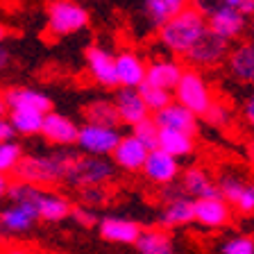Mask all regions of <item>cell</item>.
Wrapping results in <instances>:
<instances>
[{
  "label": "cell",
  "instance_id": "6da1fadb",
  "mask_svg": "<svg viewBox=\"0 0 254 254\" xmlns=\"http://www.w3.org/2000/svg\"><path fill=\"white\" fill-rule=\"evenodd\" d=\"M77 152L68 148H62L55 154H23L18 166L14 168L16 180L27 182V184H57L64 182L66 170L73 164Z\"/></svg>",
  "mask_w": 254,
  "mask_h": 254
},
{
  "label": "cell",
  "instance_id": "7a4b0ae2",
  "mask_svg": "<svg viewBox=\"0 0 254 254\" xmlns=\"http://www.w3.org/2000/svg\"><path fill=\"white\" fill-rule=\"evenodd\" d=\"M206 30V18L195 9L186 5L180 14H175L170 21H166L159 27V39L175 55H186L193 43L200 39V34Z\"/></svg>",
  "mask_w": 254,
  "mask_h": 254
},
{
  "label": "cell",
  "instance_id": "3957f363",
  "mask_svg": "<svg viewBox=\"0 0 254 254\" xmlns=\"http://www.w3.org/2000/svg\"><path fill=\"white\" fill-rule=\"evenodd\" d=\"M114 177V164H109L105 157L95 154H77L73 164L66 170L64 182L68 186H102Z\"/></svg>",
  "mask_w": 254,
  "mask_h": 254
},
{
  "label": "cell",
  "instance_id": "277c9868",
  "mask_svg": "<svg viewBox=\"0 0 254 254\" xmlns=\"http://www.w3.org/2000/svg\"><path fill=\"white\" fill-rule=\"evenodd\" d=\"M89 25V11L75 0H53L48 5V32L62 39L84 30Z\"/></svg>",
  "mask_w": 254,
  "mask_h": 254
},
{
  "label": "cell",
  "instance_id": "5b68a950",
  "mask_svg": "<svg viewBox=\"0 0 254 254\" xmlns=\"http://www.w3.org/2000/svg\"><path fill=\"white\" fill-rule=\"evenodd\" d=\"M175 95H177V102L184 105L189 111H193L195 116H202L213 102L211 91L206 86L204 77L193 68L182 70L180 82L175 84Z\"/></svg>",
  "mask_w": 254,
  "mask_h": 254
},
{
  "label": "cell",
  "instance_id": "8992f818",
  "mask_svg": "<svg viewBox=\"0 0 254 254\" xmlns=\"http://www.w3.org/2000/svg\"><path fill=\"white\" fill-rule=\"evenodd\" d=\"M121 141L116 127H102V125H93V123H84L77 129V145L84 154H95V157H107L114 152L116 143Z\"/></svg>",
  "mask_w": 254,
  "mask_h": 254
},
{
  "label": "cell",
  "instance_id": "52a82bcc",
  "mask_svg": "<svg viewBox=\"0 0 254 254\" xmlns=\"http://www.w3.org/2000/svg\"><path fill=\"white\" fill-rule=\"evenodd\" d=\"M227 43L229 41L220 39L218 34H213V32L206 27L200 34V39L186 50L184 57L189 59L193 66H216V64H220L222 59L229 55Z\"/></svg>",
  "mask_w": 254,
  "mask_h": 254
},
{
  "label": "cell",
  "instance_id": "ba28073f",
  "mask_svg": "<svg viewBox=\"0 0 254 254\" xmlns=\"http://www.w3.org/2000/svg\"><path fill=\"white\" fill-rule=\"evenodd\" d=\"M41 197V195H39ZM39 200H25V202H11L0 211V229L9 234H23L39 220Z\"/></svg>",
  "mask_w": 254,
  "mask_h": 254
},
{
  "label": "cell",
  "instance_id": "9c48e42d",
  "mask_svg": "<svg viewBox=\"0 0 254 254\" xmlns=\"http://www.w3.org/2000/svg\"><path fill=\"white\" fill-rule=\"evenodd\" d=\"M141 170L145 173V177H148L150 182L166 186L177 180V175H180V161H177V157L164 152L161 148H154L148 152Z\"/></svg>",
  "mask_w": 254,
  "mask_h": 254
},
{
  "label": "cell",
  "instance_id": "30bf717a",
  "mask_svg": "<svg viewBox=\"0 0 254 254\" xmlns=\"http://www.w3.org/2000/svg\"><path fill=\"white\" fill-rule=\"evenodd\" d=\"M77 129L79 127L70 121L68 116H62L57 111H48L43 114V123H41V136L46 141L55 143V145H62V148H68L75 145L77 141Z\"/></svg>",
  "mask_w": 254,
  "mask_h": 254
},
{
  "label": "cell",
  "instance_id": "8fae6325",
  "mask_svg": "<svg viewBox=\"0 0 254 254\" xmlns=\"http://www.w3.org/2000/svg\"><path fill=\"white\" fill-rule=\"evenodd\" d=\"M166 197H168V202L159 213V225L161 227H182V225L193 222V200L186 197V193L168 189Z\"/></svg>",
  "mask_w": 254,
  "mask_h": 254
},
{
  "label": "cell",
  "instance_id": "7c38bea8",
  "mask_svg": "<svg viewBox=\"0 0 254 254\" xmlns=\"http://www.w3.org/2000/svg\"><path fill=\"white\" fill-rule=\"evenodd\" d=\"M229 218H232V206L220 195L193 200V220L204 227H222L229 222Z\"/></svg>",
  "mask_w": 254,
  "mask_h": 254
},
{
  "label": "cell",
  "instance_id": "4fadbf2b",
  "mask_svg": "<svg viewBox=\"0 0 254 254\" xmlns=\"http://www.w3.org/2000/svg\"><path fill=\"white\" fill-rule=\"evenodd\" d=\"M206 27L225 41H232L245 30V16L236 7H218L206 16Z\"/></svg>",
  "mask_w": 254,
  "mask_h": 254
},
{
  "label": "cell",
  "instance_id": "5bb4252c",
  "mask_svg": "<svg viewBox=\"0 0 254 254\" xmlns=\"http://www.w3.org/2000/svg\"><path fill=\"white\" fill-rule=\"evenodd\" d=\"M86 66H89V73L93 75V79L98 84L107 86V89L118 86L116 62H114V55L109 50H105L100 46L86 48Z\"/></svg>",
  "mask_w": 254,
  "mask_h": 254
},
{
  "label": "cell",
  "instance_id": "9a60e30c",
  "mask_svg": "<svg viewBox=\"0 0 254 254\" xmlns=\"http://www.w3.org/2000/svg\"><path fill=\"white\" fill-rule=\"evenodd\" d=\"M154 123L157 127H168V129H180L190 136L197 134V116L193 111H189L180 102H170L164 109L154 111Z\"/></svg>",
  "mask_w": 254,
  "mask_h": 254
},
{
  "label": "cell",
  "instance_id": "2e32d148",
  "mask_svg": "<svg viewBox=\"0 0 254 254\" xmlns=\"http://www.w3.org/2000/svg\"><path fill=\"white\" fill-rule=\"evenodd\" d=\"M114 105H116L118 118L125 125H136L138 121L150 116V109L145 107L138 89H132V86H121L114 98Z\"/></svg>",
  "mask_w": 254,
  "mask_h": 254
},
{
  "label": "cell",
  "instance_id": "e0dca14e",
  "mask_svg": "<svg viewBox=\"0 0 254 254\" xmlns=\"http://www.w3.org/2000/svg\"><path fill=\"white\" fill-rule=\"evenodd\" d=\"M5 105L7 109H32L48 114L53 109V100L43 91L30 89V86H11L5 91Z\"/></svg>",
  "mask_w": 254,
  "mask_h": 254
},
{
  "label": "cell",
  "instance_id": "ac0fdd59",
  "mask_svg": "<svg viewBox=\"0 0 254 254\" xmlns=\"http://www.w3.org/2000/svg\"><path fill=\"white\" fill-rule=\"evenodd\" d=\"M98 229H100V236L109 243H123V245H134L136 243L138 234H141V225L134 220H127V218H102L98 222Z\"/></svg>",
  "mask_w": 254,
  "mask_h": 254
},
{
  "label": "cell",
  "instance_id": "d6986e66",
  "mask_svg": "<svg viewBox=\"0 0 254 254\" xmlns=\"http://www.w3.org/2000/svg\"><path fill=\"white\" fill-rule=\"evenodd\" d=\"M150 150L138 141L136 136H121V141L116 143L114 148V161L116 166H121L123 170H141L143 168V161L148 157Z\"/></svg>",
  "mask_w": 254,
  "mask_h": 254
},
{
  "label": "cell",
  "instance_id": "ffe728a7",
  "mask_svg": "<svg viewBox=\"0 0 254 254\" xmlns=\"http://www.w3.org/2000/svg\"><path fill=\"white\" fill-rule=\"evenodd\" d=\"M116 62V77H118V86H132L136 89L145 79V64L141 62V57L134 53H121L118 57H114Z\"/></svg>",
  "mask_w": 254,
  "mask_h": 254
},
{
  "label": "cell",
  "instance_id": "44dd1931",
  "mask_svg": "<svg viewBox=\"0 0 254 254\" xmlns=\"http://www.w3.org/2000/svg\"><path fill=\"white\" fill-rule=\"evenodd\" d=\"M157 148H161L164 152L173 154V157H189L195 150V141L193 136L180 129H168V127H159L157 134Z\"/></svg>",
  "mask_w": 254,
  "mask_h": 254
},
{
  "label": "cell",
  "instance_id": "7402d4cb",
  "mask_svg": "<svg viewBox=\"0 0 254 254\" xmlns=\"http://www.w3.org/2000/svg\"><path fill=\"white\" fill-rule=\"evenodd\" d=\"M229 70L236 79L245 84H254V41L241 43L227 59Z\"/></svg>",
  "mask_w": 254,
  "mask_h": 254
},
{
  "label": "cell",
  "instance_id": "603a6c76",
  "mask_svg": "<svg viewBox=\"0 0 254 254\" xmlns=\"http://www.w3.org/2000/svg\"><path fill=\"white\" fill-rule=\"evenodd\" d=\"M182 66L175 62H168V59H161V62H154L150 64L145 68V79L148 84H154V86H161V89H175V84L180 82L182 77Z\"/></svg>",
  "mask_w": 254,
  "mask_h": 254
},
{
  "label": "cell",
  "instance_id": "cb8c5ba5",
  "mask_svg": "<svg viewBox=\"0 0 254 254\" xmlns=\"http://www.w3.org/2000/svg\"><path fill=\"white\" fill-rule=\"evenodd\" d=\"M182 189L184 193L197 197H213V195H220V190H218L216 182L209 177L202 168H189L182 177Z\"/></svg>",
  "mask_w": 254,
  "mask_h": 254
},
{
  "label": "cell",
  "instance_id": "d4e9b609",
  "mask_svg": "<svg viewBox=\"0 0 254 254\" xmlns=\"http://www.w3.org/2000/svg\"><path fill=\"white\" fill-rule=\"evenodd\" d=\"M189 0H145L143 14L150 21V25L161 27L166 21H170L175 14H180Z\"/></svg>",
  "mask_w": 254,
  "mask_h": 254
},
{
  "label": "cell",
  "instance_id": "484cf974",
  "mask_svg": "<svg viewBox=\"0 0 254 254\" xmlns=\"http://www.w3.org/2000/svg\"><path fill=\"white\" fill-rule=\"evenodd\" d=\"M70 200L64 195H57V193H46L43 190L41 197L37 202V209H39V218L46 222H59V220H66L70 213Z\"/></svg>",
  "mask_w": 254,
  "mask_h": 254
},
{
  "label": "cell",
  "instance_id": "4316f807",
  "mask_svg": "<svg viewBox=\"0 0 254 254\" xmlns=\"http://www.w3.org/2000/svg\"><path fill=\"white\" fill-rule=\"evenodd\" d=\"M84 118L86 123H93V125H102V127H118L121 125V118H118V111L114 100H93L84 107Z\"/></svg>",
  "mask_w": 254,
  "mask_h": 254
},
{
  "label": "cell",
  "instance_id": "83f0119b",
  "mask_svg": "<svg viewBox=\"0 0 254 254\" xmlns=\"http://www.w3.org/2000/svg\"><path fill=\"white\" fill-rule=\"evenodd\" d=\"M134 245L141 254H175L173 241L168 238V234L159 232V229H148V232L141 229Z\"/></svg>",
  "mask_w": 254,
  "mask_h": 254
},
{
  "label": "cell",
  "instance_id": "f1b7e54d",
  "mask_svg": "<svg viewBox=\"0 0 254 254\" xmlns=\"http://www.w3.org/2000/svg\"><path fill=\"white\" fill-rule=\"evenodd\" d=\"M16 134L21 136H34L41 134V123H43V114L41 111H32V109H9V118Z\"/></svg>",
  "mask_w": 254,
  "mask_h": 254
},
{
  "label": "cell",
  "instance_id": "f546056e",
  "mask_svg": "<svg viewBox=\"0 0 254 254\" xmlns=\"http://www.w3.org/2000/svg\"><path fill=\"white\" fill-rule=\"evenodd\" d=\"M136 89H138L143 102H145V107H148L150 111H159V109H164L166 105H170V102H173V93H170L168 89H161V86L148 84V82H141Z\"/></svg>",
  "mask_w": 254,
  "mask_h": 254
},
{
  "label": "cell",
  "instance_id": "4dcf8cb0",
  "mask_svg": "<svg viewBox=\"0 0 254 254\" xmlns=\"http://www.w3.org/2000/svg\"><path fill=\"white\" fill-rule=\"evenodd\" d=\"M23 148L21 143H16L14 138L11 141H2L0 143V173H14V168L18 166V161L23 159Z\"/></svg>",
  "mask_w": 254,
  "mask_h": 254
},
{
  "label": "cell",
  "instance_id": "1f68e13d",
  "mask_svg": "<svg viewBox=\"0 0 254 254\" xmlns=\"http://www.w3.org/2000/svg\"><path fill=\"white\" fill-rule=\"evenodd\" d=\"M218 190H220V197L227 202L229 206H234L238 202V195H241V190L245 186V180L236 177V175H222L220 180L216 182Z\"/></svg>",
  "mask_w": 254,
  "mask_h": 254
},
{
  "label": "cell",
  "instance_id": "d6a6232c",
  "mask_svg": "<svg viewBox=\"0 0 254 254\" xmlns=\"http://www.w3.org/2000/svg\"><path fill=\"white\" fill-rule=\"evenodd\" d=\"M132 136H136L138 141L145 145L148 150H154L157 148V134H159V127L157 123H154V118H143V121H138L136 125H132Z\"/></svg>",
  "mask_w": 254,
  "mask_h": 254
},
{
  "label": "cell",
  "instance_id": "836d02e7",
  "mask_svg": "<svg viewBox=\"0 0 254 254\" xmlns=\"http://www.w3.org/2000/svg\"><path fill=\"white\" fill-rule=\"evenodd\" d=\"M254 252V241L245 236L229 238L227 243H222L220 254H252Z\"/></svg>",
  "mask_w": 254,
  "mask_h": 254
},
{
  "label": "cell",
  "instance_id": "e575fe53",
  "mask_svg": "<svg viewBox=\"0 0 254 254\" xmlns=\"http://www.w3.org/2000/svg\"><path fill=\"white\" fill-rule=\"evenodd\" d=\"M202 116H204V121L209 123V125L222 127V125H227L229 123V109L227 107H222V105H218V102H211L209 109H206Z\"/></svg>",
  "mask_w": 254,
  "mask_h": 254
},
{
  "label": "cell",
  "instance_id": "d590c367",
  "mask_svg": "<svg viewBox=\"0 0 254 254\" xmlns=\"http://www.w3.org/2000/svg\"><path fill=\"white\" fill-rule=\"evenodd\" d=\"M238 2H241V0H193L190 7H195L206 18V16L211 14L213 9H218V7H238Z\"/></svg>",
  "mask_w": 254,
  "mask_h": 254
},
{
  "label": "cell",
  "instance_id": "8d00e7d4",
  "mask_svg": "<svg viewBox=\"0 0 254 254\" xmlns=\"http://www.w3.org/2000/svg\"><path fill=\"white\" fill-rule=\"evenodd\" d=\"M70 218H73L77 225H82V227H95V222H98V218H95V211H91V209H86V206L77 204V206H70Z\"/></svg>",
  "mask_w": 254,
  "mask_h": 254
},
{
  "label": "cell",
  "instance_id": "74e56055",
  "mask_svg": "<svg viewBox=\"0 0 254 254\" xmlns=\"http://www.w3.org/2000/svg\"><path fill=\"white\" fill-rule=\"evenodd\" d=\"M241 213H254V184L245 182L241 195H238V202L234 204Z\"/></svg>",
  "mask_w": 254,
  "mask_h": 254
},
{
  "label": "cell",
  "instance_id": "f35d334b",
  "mask_svg": "<svg viewBox=\"0 0 254 254\" xmlns=\"http://www.w3.org/2000/svg\"><path fill=\"white\" fill-rule=\"evenodd\" d=\"M79 200L86 204H102L107 200V193L102 186H82L79 189Z\"/></svg>",
  "mask_w": 254,
  "mask_h": 254
},
{
  "label": "cell",
  "instance_id": "ab89813d",
  "mask_svg": "<svg viewBox=\"0 0 254 254\" xmlns=\"http://www.w3.org/2000/svg\"><path fill=\"white\" fill-rule=\"evenodd\" d=\"M14 136H16V132H14V127H11V123L5 116H0V143L11 141Z\"/></svg>",
  "mask_w": 254,
  "mask_h": 254
},
{
  "label": "cell",
  "instance_id": "60d3db41",
  "mask_svg": "<svg viewBox=\"0 0 254 254\" xmlns=\"http://www.w3.org/2000/svg\"><path fill=\"white\" fill-rule=\"evenodd\" d=\"M243 116H245V121L252 125V129H254V91L250 93V98L245 100V107H243Z\"/></svg>",
  "mask_w": 254,
  "mask_h": 254
},
{
  "label": "cell",
  "instance_id": "b9f144b4",
  "mask_svg": "<svg viewBox=\"0 0 254 254\" xmlns=\"http://www.w3.org/2000/svg\"><path fill=\"white\" fill-rule=\"evenodd\" d=\"M236 9L241 11L245 18H248V16H254V0H241Z\"/></svg>",
  "mask_w": 254,
  "mask_h": 254
},
{
  "label": "cell",
  "instance_id": "7bdbcfd3",
  "mask_svg": "<svg viewBox=\"0 0 254 254\" xmlns=\"http://www.w3.org/2000/svg\"><path fill=\"white\" fill-rule=\"evenodd\" d=\"M9 175L7 173H0V200L5 197V193H7V186H9Z\"/></svg>",
  "mask_w": 254,
  "mask_h": 254
},
{
  "label": "cell",
  "instance_id": "ee69618b",
  "mask_svg": "<svg viewBox=\"0 0 254 254\" xmlns=\"http://www.w3.org/2000/svg\"><path fill=\"white\" fill-rule=\"evenodd\" d=\"M7 66H9V53H7L5 48L0 46V70L7 68Z\"/></svg>",
  "mask_w": 254,
  "mask_h": 254
},
{
  "label": "cell",
  "instance_id": "f6af8a7d",
  "mask_svg": "<svg viewBox=\"0 0 254 254\" xmlns=\"http://www.w3.org/2000/svg\"><path fill=\"white\" fill-rule=\"evenodd\" d=\"M2 254H32V252H27L25 248H18V245H11V248H7Z\"/></svg>",
  "mask_w": 254,
  "mask_h": 254
},
{
  "label": "cell",
  "instance_id": "bcb514c9",
  "mask_svg": "<svg viewBox=\"0 0 254 254\" xmlns=\"http://www.w3.org/2000/svg\"><path fill=\"white\" fill-rule=\"evenodd\" d=\"M248 157H250V159H252V161H254V138H252V141L248 143Z\"/></svg>",
  "mask_w": 254,
  "mask_h": 254
},
{
  "label": "cell",
  "instance_id": "7dc6e473",
  "mask_svg": "<svg viewBox=\"0 0 254 254\" xmlns=\"http://www.w3.org/2000/svg\"><path fill=\"white\" fill-rule=\"evenodd\" d=\"M5 111H7V105H5V98L0 95V116H5Z\"/></svg>",
  "mask_w": 254,
  "mask_h": 254
},
{
  "label": "cell",
  "instance_id": "c3c4849f",
  "mask_svg": "<svg viewBox=\"0 0 254 254\" xmlns=\"http://www.w3.org/2000/svg\"><path fill=\"white\" fill-rule=\"evenodd\" d=\"M5 37H7V30H5V27H2V25H0V43L5 41Z\"/></svg>",
  "mask_w": 254,
  "mask_h": 254
},
{
  "label": "cell",
  "instance_id": "681fc988",
  "mask_svg": "<svg viewBox=\"0 0 254 254\" xmlns=\"http://www.w3.org/2000/svg\"><path fill=\"white\" fill-rule=\"evenodd\" d=\"M252 41H254V23H252Z\"/></svg>",
  "mask_w": 254,
  "mask_h": 254
},
{
  "label": "cell",
  "instance_id": "f907efd6",
  "mask_svg": "<svg viewBox=\"0 0 254 254\" xmlns=\"http://www.w3.org/2000/svg\"><path fill=\"white\" fill-rule=\"evenodd\" d=\"M252 254H254V252H252Z\"/></svg>",
  "mask_w": 254,
  "mask_h": 254
}]
</instances>
